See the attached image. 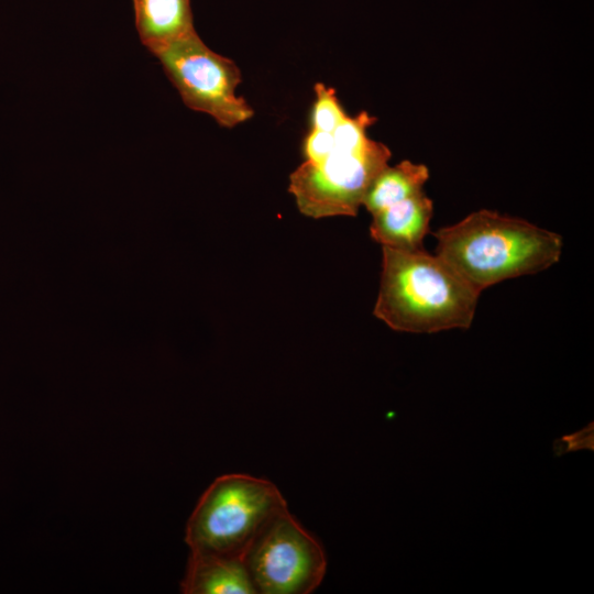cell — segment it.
<instances>
[{
    "mask_svg": "<svg viewBox=\"0 0 594 594\" xmlns=\"http://www.w3.org/2000/svg\"><path fill=\"white\" fill-rule=\"evenodd\" d=\"M382 250L376 318L395 331L410 333L468 329L472 324L481 293L443 258L424 248Z\"/></svg>",
    "mask_w": 594,
    "mask_h": 594,
    "instance_id": "cell-1",
    "label": "cell"
},
{
    "mask_svg": "<svg viewBox=\"0 0 594 594\" xmlns=\"http://www.w3.org/2000/svg\"><path fill=\"white\" fill-rule=\"evenodd\" d=\"M436 254L475 290L548 270L559 262L563 240L527 220L481 209L433 233Z\"/></svg>",
    "mask_w": 594,
    "mask_h": 594,
    "instance_id": "cell-2",
    "label": "cell"
},
{
    "mask_svg": "<svg viewBox=\"0 0 594 594\" xmlns=\"http://www.w3.org/2000/svg\"><path fill=\"white\" fill-rule=\"evenodd\" d=\"M375 120L365 111L348 116L332 131V150L290 174L288 189L301 213L316 219L356 216L372 180L391 158L386 145L367 136Z\"/></svg>",
    "mask_w": 594,
    "mask_h": 594,
    "instance_id": "cell-3",
    "label": "cell"
},
{
    "mask_svg": "<svg viewBox=\"0 0 594 594\" xmlns=\"http://www.w3.org/2000/svg\"><path fill=\"white\" fill-rule=\"evenodd\" d=\"M288 510L274 483L249 474L217 477L188 518L185 541L190 551L240 556L277 515Z\"/></svg>",
    "mask_w": 594,
    "mask_h": 594,
    "instance_id": "cell-4",
    "label": "cell"
},
{
    "mask_svg": "<svg viewBox=\"0 0 594 594\" xmlns=\"http://www.w3.org/2000/svg\"><path fill=\"white\" fill-rule=\"evenodd\" d=\"M184 103L211 116L221 127L233 128L253 116L237 96L241 81L238 66L210 50L194 32L155 55Z\"/></svg>",
    "mask_w": 594,
    "mask_h": 594,
    "instance_id": "cell-5",
    "label": "cell"
},
{
    "mask_svg": "<svg viewBox=\"0 0 594 594\" xmlns=\"http://www.w3.org/2000/svg\"><path fill=\"white\" fill-rule=\"evenodd\" d=\"M244 561L262 594L312 593L323 581L328 564L322 544L288 510L266 525Z\"/></svg>",
    "mask_w": 594,
    "mask_h": 594,
    "instance_id": "cell-6",
    "label": "cell"
},
{
    "mask_svg": "<svg viewBox=\"0 0 594 594\" xmlns=\"http://www.w3.org/2000/svg\"><path fill=\"white\" fill-rule=\"evenodd\" d=\"M432 212V200L425 191L418 193L372 215L370 234L382 246L422 249L424 240L430 231Z\"/></svg>",
    "mask_w": 594,
    "mask_h": 594,
    "instance_id": "cell-7",
    "label": "cell"
},
{
    "mask_svg": "<svg viewBox=\"0 0 594 594\" xmlns=\"http://www.w3.org/2000/svg\"><path fill=\"white\" fill-rule=\"evenodd\" d=\"M185 594H256L243 557L190 551L180 585Z\"/></svg>",
    "mask_w": 594,
    "mask_h": 594,
    "instance_id": "cell-8",
    "label": "cell"
},
{
    "mask_svg": "<svg viewBox=\"0 0 594 594\" xmlns=\"http://www.w3.org/2000/svg\"><path fill=\"white\" fill-rule=\"evenodd\" d=\"M141 43L156 55L196 32L190 0H132Z\"/></svg>",
    "mask_w": 594,
    "mask_h": 594,
    "instance_id": "cell-9",
    "label": "cell"
},
{
    "mask_svg": "<svg viewBox=\"0 0 594 594\" xmlns=\"http://www.w3.org/2000/svg\"><path fill=\"white\" fill-rule=\"evenodd\" d=\"M429 169L424 164L403 161L386 165L372 180L362 205L374 215L384 208L424 191Z\"/></svg>",
    "mask_w": 594,
    "mask_h": 594,
    "instance_id": "cell-10",
    "label": "cell"
},
{
    "mask_svg": "<svg viewBox=\"0 0 594 594\" xmlns=\"http://www.w3.org/2000/svg\"><path fill=\"white\" fill-rule=\"evenodd\" d=\"M316 100L311 112V129L332 132L348 114L340 105L336 92L322 84H316Z\"/></svg>",
    "mask_w": 594,
    "mask_h": 594,
    "instance_id": "cell-11",
    "label": "cell"
},
{
    "mask_svg": "<svg viewBox=\"0 0 594 594\" xmlns=\"http://www.w3.org/2000/svg\"><path fill=\"white\" fill-rule=\"evenodd\" d=\"M562 447L557 449H565L563 453L569 451L593 449V424L588 425L583 430H580L573 435L564 436L559 440Z\"/></svg>",
    "mask_w": 594,
    "mask_h": 594,
    "instance_id": "cell-12",
    "label": "cell"
}]
</instances>
